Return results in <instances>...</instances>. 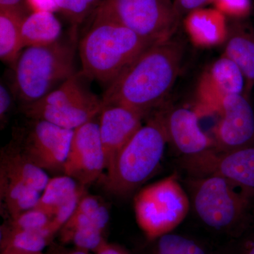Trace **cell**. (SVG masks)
<instances>
[{
	"mask_svg": "<svg viewBox=\"0 0 254 254\" xmlns=\"http://www.w3.org/2000/svg\"><path fill=\"white\" fill-rule=\"evenodd\" d=\"M182 168L192 177L217 176L225 179L254 197V146L228 151L215 148L184 157Z\"/></svg>",
	"mask_w": 254,
	"mask_h": 254,
	"instance_id": "9",
	"label": "cell"
},
{
	"mask_svg": "<svg viewBox=\"0 0 254 254\" xmlns=\"http://www.w3.org/2000/svg\"><path fill=\"white\" fill-rule=\"evenodd\" d=\"M214 8L225 16L245 17L251 9V0H213Z\"/></svg>",
	"mask_w": 254,
	"mask_h": 254,
	"instance_id": "28",
	"label": "cell"
},
{
	"mask_svg": "<svg viewBox=\"0 0 254 254\" xmlns=\"http://www.w3.org/2000/svg\"><path fill=\"white\" fill-rule=\"evenodd\" d=\"M190 41L200 48L221 45L228 37L226 16L215 8H200L190 11L184 20Z\"/></svg>",
	"mask_w": 254,
	"mask_h": 254,
	"instance_id": "16",
	"label": "cell"
},
{
	"mask_svg": "<svg viewBox=\"0 0 254 254\" xmlns=\"http://www.w3.org/2000/svg\"><path fill=\"white\" fill-rule=\"evenodd\" d=\"M221 119L215 129V149L228 151L252 145L254 113L241 94L227 95L222 100Z\"/></svg>",
	"mask_w": 254,
	"mask_h": 254,
	"instance_id": "12",
	"label": "cell"
},
{
	"mask_svg": "<svg viewBox=\"0 0 254 254\" xmlns=\"http://www.w3.org/2000/svg\"><path fill=\"white\" fill-rule=\"evenodd\" d=\"M94 254H128V253L119 246L106 242L99 250L95 252Z\"/></svg>",
	"mask_w": 254,
	"mask_h": 254,
	"instance_id": "33",
	"label": "cell"
},
{
	"mask_svg": "<svg viewBox=\"0 0 254 254\" xmlns=\"http://www.w3.org/2000/svg\"><path fill=\"white\" fill-rule=\"evenodd\" d=\"M61 23L55 13L34 11L26 15L21 26L23 48L48 46L60 41Z\"/></svg>",
	"mask_w": 254,
	"mask_h": 254,
	"instance_id": "20",
	"label": "cell"
},
{
	"mask_svg": "<svg viewBox=\"0 0 254 254\" xmlns=\"http://www.w3.org/2000/svg\"><path fill=\"white\" fill-rule=\"evenodd\" d=\"M56 235L49 227L41 230H16L4 224L1 227V250L16 248L42 252Z\"/></svg>",
	"mask_w": 254,
	"mask_h": 254,
	"instance_id": "23",
	"label": "cell"
},
{
	"mask_svg": "<svg viewBox=\"0 0 254 254\" xmlns=\"http://www.w3.org/2000/svg\"><path fill=\"white\" fill-rule=\"evenodd\" d=\"M245 78L240 68L230 58H219L203 73L198 83L197 95L203 109L220 112L225 97L241 94Z\"/></svg>",
	"mask_w": 254,
	"mask_h": 254,
	"instance_id": "14",
	"label": "cell"
},
{
	"mask_svg": "<svg viewBox=\"0 0 254 254\" xmlns=\"http://www.w3.org/2000/svg\"><path fill=\"white\" fill-rule=\"evenodd\" d=\"M156 254H206L194 241L168 233L158 239Z\"/></svg>",
	"mask_w": 254,
	"mask_h": 254,
	"instance_id": "26",
	"label": "cell"
},
{
	"mask_svg": "<svg viewBox=\"0 0 254 254\" xmlns=\"http://www.w3.org/2000/svg\"><path fill=\"white\" fill-rule=\"evenodd\" d=\"M86 192V187L71 177L64 175L54 177L50 178L34 208L48 214L53 220L58 209Z\"/></svg>",
	"mask_w": 254,
	"mask_h": 254,
	"instance_id": "21",
	"label": "cell"
},
{
	"mask_svg": "<svg viewBox=\"0 0 254 254\" xmlns=\"http://www.w3.org/2000/svg\"><path fill=\"white\" fill-rule=\"evenodd\" d=\"M168 142L160 116L142 126L120 150L100 179L110 193L127 195L138 190L158 168Z\"/></svg>",
	"mask_w": 254,
	"mask_h": 254,
	"instance_id": "3",
	"label": "cell"
},
{
	"mask_svg": "<svg viewBox=\"0 0 254 254\" xmlns=\"http://www.w3.org/2000/svg\"><path fill=\"white\" fill-rule=\"evenodd\" d=\"M246 254H254V242L250 246V248H249Z\"/></svg>",
	"mask_w": 254,
	"mask_h": 254,
	"instance_id": "36",
	"label": "cell"
},
{
	"mask_svg": "<svg viewBox=\"0 0 254 254\" xmlns=\"http://www.w3.org/2000/svg\"><path fill=\"white\" fill-rule=\"evenodd\" d=\"M11 103H12V100H11V95H10L9 90L4 84L1 83L0 85V120H1V125L4 123L6 116L11 109Z\"/></svg>",
	"mask_w": 254,
	"mask_h": 254,
	"instance_id": "31",
	"label": "cell"
},
{
	"mask_svg": "<svg viewBox=\"0 0 254 254\" xmlns=\"http://www.w3.org/2000/svg\"><path fill=\"white\" fill-rule=\"evenodd\" d=\"M1 254H50L42 252H30L16 248H5L1 250Z\"/></svg>",
	"mask_w": 254,
	"mask_h": 254,
	"instance_id": "34",
	"label": "cell"
},
{
	"mask_svg": "<svg viewBox=\"0 0 254 254\" xmlns=\"http://www.w3.org/2000/svg\"><path fill=\"white\" fill-rule=\"evenodd\" d=\"M229 38L225 56L236 64L245 78L254 81V42L241 33H235Z\"/></svg>",
	"mask_w": 254,
	"mask_h": 254,
	"instance_id": "24",
	"label": "cell"
},
{
	"mask_svg": "<svg viewBox=\"0 0 254 254\" xmlns=\"http://www.w3.org/2000/svg\"><path fill=\"white\" fill-rule=\"evenodd\" d=\"M0 171L16 177L41 193L50 180L48 173L33 163L16 145H9L1 150Z\"/></svg>",
	"mask_w": 254,
	"mask_h": 254,
	"instance_id": "18",
	"label": "cell"
},
{
	"mask_svg": "<svg viewBox=\"0 0 254 254\" xmlns=\"http://www.w3.org/2000/svg\"><path fill=\"white\" fill-rule=\"evenodd\" d=\"M28 9L31 12L49 11L58 12V8L55 0H26Z\"/></svg>",
	"mask_w": 254,
	"mask_h": 254,
	"instance_id": "30",
	"label": "cell"
},
{
	"mask_svg": "<svg viewBox=\"0 0 254 254\" xmlns=\"http://www.w3.org/2000/svg\"><path fill=\"white\" fill-rule=\"evenodd\" d=\"M73 130L43 120H33L20 149L46 173H62L72 139Z\"/></svg>",
	"mask_w": 254,
	"mask_h": 254,
	"instance_id": "11",
	"label": "cell"
},
{
	"mask_svg": "<svg viewBox=\"0 0 254 254\" xmlns=\"http://www.w3.org/2000/svg\"><path fill=\"white\" fill-rule=\"evenodd\" d=\"M98 126L105 159V171L117 155L143 125L144 117L135 110L118 105L103 106Z\"/></svg>",
	"mask_w": 254,
	"mask_h": 254,
	"instance_id": "13",
	"label": "cell"
},
{
	"mask_svg": "<svg viewBox=\"0 0 254 254\" xmlns=\"http://www.w3.org/2000/svg\"><path fill=\"white\" fill-rule=\"evenodd\" d=\"M190 187L195 213L205 225L216 230H229L245 220L254 198L220 177H190Z\"/></svg>",
	"mask_w": 254,
	"mask_h": 254,
	"instance_id": "5",
	"label": "cell"
},
{
	"mask_svg": "<svg viewBox=\"0 0 254 254\" xmlns=\"http://www.w3.org/2000/svg\"><path fill=\"white\" fill-rule=\"evenodd\" d=\"M83 76L75 73L44 98L23 105V113L32 120L70 130L94 120L103 109V100L87 88Z\"/></svg>",
	"mask_w": 254,
	"mask_h": 254,
	"instance_id": "6",
	"label": "cell"
},
{
	"mask_svg": "<svg viewBox=\"0 0 254 254\" xmlns=\"http://www.w3.org/2000/svg\"><path fill=\"white\" fill-rule=\"evenodd\" d=\"M184 46L175 38L150 46L112 81L103 106L118 105L145 117L161 104L180 73Z\"/></svg>",
	"mask_w": 254,
	"mask_h": 254,
	"instance_id": "1",
	"label": "cell"
},
{
	"mask_svg": "<svg viewBox=\"0 0 254 254\" xmlns=\"http://www.w3.org/2000/svg\"><path fill=\"white\" fill-rule=\"evenodd\" d=\"M41 193L27 184L0 171L1 209L8 220L34 208Z\"/></svg>",
	"mask_w": 254,
	"mask_h": 254,
	"instance_id": "17",
	"label": "cell"
},
{
	"mask_svg": "<svg viewBox=\"0 0 254 254\" xmlns=\"http://www.w3.org/2000/svg\"><path fill=\"white\" fill-rule=\"evenodd\" d=\"M133 208L138 227L150 240L170 233L186 218L190 209L187 192L172 175L142 188Z\"/></svg>",
	"mask_w": 254,
	"mask_h": 254,
	"instance_id": "7",
	"label": "cell"
},
{
	"mask_svg": "<svg viewBox=\"0 0 254 254\" xmlns=\"http://www.w3.org/2000/svg\"><path fill=\"white\" fill-rule=\"evenodd\" d=\"M213 0H175V7L180 16L188 14L195 9L204 8L206 5L213 4Z\"/></svg>",
	"mask_w": 254,
	"mask_h": 254,
	"instance_id": "29",
	"label": "cell"
},
{
	"mask_svg": "<svg viewBox=\"0 0 254 254\" xmlns=\"http://www.w3.org/2000/svg\"><path fill=\"white\" fill-rule=\"evenodd\" d=\"M109 220V210L104 202L99 197L86 193L58 235L62 240L71 232L83 229H98L105 231Z\"/></svg>",
	"mask_w": 254,
	"mask_h": 254,
	"instance_id": "19",
	"label": "cell"
},
{
	"mask_svg": "<svg viewBox=\"0 0 254 254\" xmlns=\"http://www.w3.org/2000/svg\"><path fill=\"white\" fill-rule=\"evenodd\" d=\"M95 119L73 130L69 151L64 166L63 175L85 187L100 180L105 171L99 126Z\"/></svg>",
	"mask_w": 254,
	"mask_h": 254,
	"instance_id": "10",
	"label": "cell"
},
{
	"mask_svg": "<svg viewBox=\"0 0 254 254\" xmlns=\"http://www.w3.org/2000/svg\"><path fill=\"white\" fill-rule=\"evenodd\" d=\"M58 12L77 26L88 16L93 15L104 0H55Z\"/></svg>",
	"mask_w": 254,
	"mask_h": 254,
	"instance_id": "25",
	"label": "cell"
},
{
	"mask_svg": "<svg viewBox=\"0 0 254 254\" xmlns=\"http://www.w3.org/2000/svg\"><path fill=\"white\" fill-rule=\"evenodd\" d=\"M92 16L91 27L79 43L81 73L88 79L110 84L133 60L156 43L113 20Z\"/></svg>",
	"mask_w": 254,
	"mask_h": 254,
	"instance_id": "2",
	"label": "cell"
},
{
	"mask_svg": "<svg viewBox=\"0 0 254 254\" xmlns=\"http://www.w3.org/2000/svg\"><path fill=\"white\" fill-rule=\"evenodd\" d=\"M76 48L61 40L43 47H29L21 52L15 65L14 86L23 105L34 103L76 73Z\"/></svg>",
	"mask_w": 254,
	"mask_h": 254,
	"instance_id": "4",
	"label": "cell"
},
{
	"mask_svg": "<svg viewBox=\"0 0 254 254\" xmlns=\"http://www.w3.org/2000/svg\"><path fill=\"white\" fill-rule=\"evenodd\" d=\"M55 254H90L89 252H86L75 248L73 250L65 251V252H58Z\"/></svg>",
	"mask_w": 254,
	"mask_h": 254,
	"instance_id": "35",
	"label": "cell"
},
{
	"mask_svg": "<svg viewBox=\"0 0 254 254\" xmlns=\"http://www.w3.org/2000/svg\"><path fill=\"white\" fill-rule=\"evenodd\" d=\"M0 10H9L25 14L28 11L26 0H0Z\"/></svg>",
	"mask_w": 254,
	"mask_h": 254,
	"instance_id": "32",
	"label": "cell"
},
{
	"mask_svg": "<svg viewBox=\"0 0 254 254\" xmlns=\"http://www.w3.org/2000/svg\"><path fill=\"white\" fill-rule=\"evenodd\" d=\"M160 117L165 125L168 142L184 157L193 156L215 148L213 140L200 128L196 112L177 108Z\"/></svg>",
	"mask_w": 254,
	"mask_h": 254,
	"instance_id": "15",
	"label": "cell"
},
{
	"mask_svg": "<svg viewBox=\"0 0 254 254\" xmlns=\"http://www.w3.org/2000/svg\"><path fill=\"white\" fill-rule=\"evenodd\" d=\"M93 14L120 23L153 43L173 38L182 18L172 0H104Z\"/></svg>",
	"mask_w": 254,
	"mask_h": 254,
	"instance_id": "8",
	"label": "cell"
},
{
	"mask_svg": "<svg viewBox=\"0 0 254 254\" xmlns=\"http://www.w3.org/2000/svg\"><path fill=\"white\" fill-rule=\"evenodd\" d=\"M51 220L48 214L33 208L20 214L16 218L9 219L4 225L16 230H41L48 227Z\"/></svg>",
	"mask_w": 254,
	"mask_h": 254,
	"instance_id": "27",
	"label": "cell"
},
{
	"mask_svg": "<svg viewBox=\"0 0 254 254\" xmlns=\"http://www.w3.org/2000/svg\"><path fill=\"white\" fill-rule=\"evenodd\" d=\"M27 14L0 10V58L4 63H16L22 50L21 26Z\"/></svg>",
	"mask_w": 254,
	"mask_h": 254,
	"instance_id": "22",
	"label": "cell"
}]
</instances>
